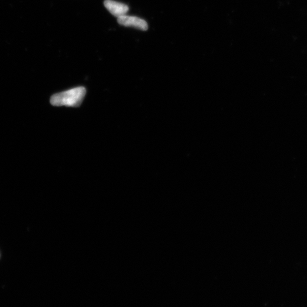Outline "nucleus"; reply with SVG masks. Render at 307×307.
Returning a JSON list of instances; mask_svg holds the SVG:
<instances>
[{
    "label": "nucleus",
    "mask_w": 307,
    "mask_h": 307,
    "mask_svg": "<svg viewBox=\"0 0 307 307\" xmlns=\"http://www.w3.org/2000/svg\"><path fill=\"white\" fill-rule=\"evenodd\" d=\"M86 94V88L78 87L71 90L56 93L52 95L50 102L56 106H69V107H79L82 103Z\"/></svg>",
    "instance_id": "obj_1"
},
{
    "label": "nucleus",
    "mask_w": 307,
    "mask_h": 307,
    "mask_svg": "<svg viewBox=\"0 0 307 307\" xmlns=\"http://www.w3.org/2000/svg\"><path fill=\"white\" fill-rule=\"evenodd\" d=\"M118 24L126 27L135 28L143 31L148 29V23L139 17L124 15L118 18Z\"/></svg>",
    "instance_id": "obj_2"
},
{
    "label": "nucleus",
    "mask_w": 307,
    "mask_h": 307,
    "mask_svg": "<svg viewBox=\"0 0 307 307\" xmlns=\"http://www.w3.org/2000/svg\"><path fill=\"white\" fill-rule=\"evenodd\" d=\"M104 6L111 14L117 18L126 15L129 11V7L126 4L113 0H105Z\"/></svg>",
    "instance_id": "obj_3"
}]
</instances>
